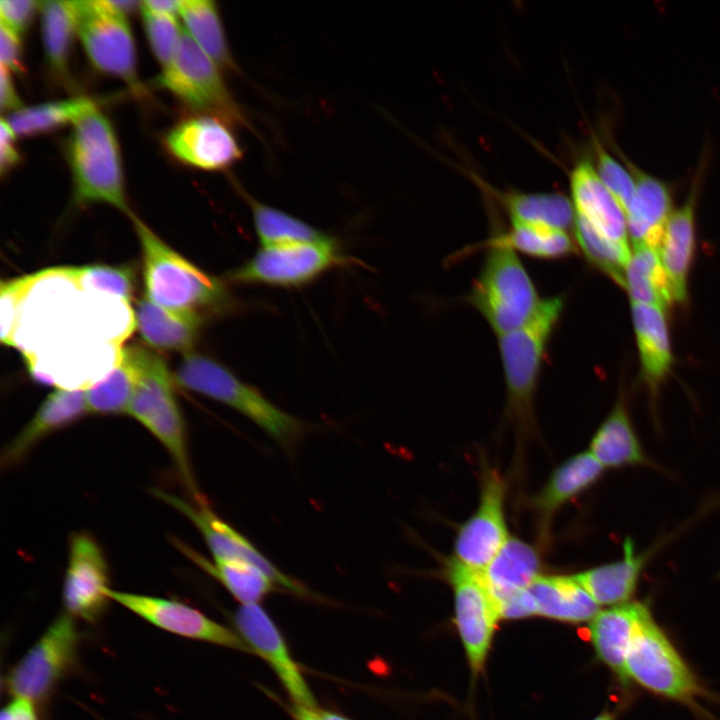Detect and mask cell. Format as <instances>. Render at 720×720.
<instances>
[{
  "instance_id": "cell-41",
  "label": "cell",
  "mask_w": 720,
  "mask_h": 720,
  "mask_svg": "<svg viewBox=\"0 0 720 720\" xmlns=\"http://www.w3.org/2000/svg\"><path fill=\"white\" fill-rule=\"evenodd\" d=\"M62 270L79 289L111 295L130 304L135 288L131 266L90 265L62 267Z\"/></svg>"
},
{
  "instance_id": "cell-46",
  "label": "cell",
  "mask_w": 720,
  "mask_h": 720,
  "mask_svg": "<svg viewBox=\"0 0 720 720\" xmlns=\"http://www.w3.org/2000/svg\"><path fill=\"white\" fill-rule=\"evenodd\" d=\"M16 135L6 121L1 118L0 124V170L5 175L20 161V154L16 147Z\"/></svg>"
},
{
  "instance_id": "cell-28",
  "label": "cell",
  "mask_w": 720,
  "mask_h": 720,
  "mask_svg": "<svg viewBox=\"0 0 720 720\" xmlns=\"http://www.w3.org/2000/svg\"><path fill=\"white\" fill-rule=\"evenodd\" d=\"M539 570L540 558L534 547L509 537L481 572L499 609L506 599L528 588L539 576Z\"/></svg>"
},
{
  "instance_id": "cell-9",
  "label": "cell",
  "mask_w": 720,
  "mask_h": 720,
  "mask_svg": "<svg viewBox=\"0 0 720 720\" xmlns=\"http://www.w3.org/2000/svg\"><path fill=\"white\" fill-rule=\"evenodd\" d=\"M343 262L336 240L323 238L261 247L243 265L227 273L230 281L294 287L306 284Z\"/></svg>"
},
{
  "instance_id": "cell-16",
  "label": "cell",
  "mask_w": 720,
  "mask_h": 720,
  "mask_svg": "<svg viewBox=\"0 0 720 720\" xmlns=\"http://www.w3.org/2000/svg\"><path fill=\"white\" fill-rule=\"evenodd\" d=\"M111 600L167 632L253 653L240 635L180 601L108 590Z\"/></svg>"
},
{
  "instance_id": "cell-6",
  "label": "cell",
  "mask_w": 720,
  "mask_h": 720,
  "mask_svg": "<svg viewBox=\"0 0 720 720\" xmlns=\"http://www.w3.org/2000/svg\"><path fill=\"white\" fill-rule=\"evenodd\" d=\"M468 302L499 337L522 327L542 299L514 250L489 247Z\"/></svg>"
},
{
  "instance_id": "cell-15",
  "label": "cell",
  "mask_w": 720,
  "mask_h": 720,
  "mask_svg": "<svg viewBox=\"0 0 720 720\" xmlns=\"http://www.w3.org/2000/svg\"><path fill=\"white\" fill-rule=\"evenodd\" d=\"M505 482L494 469L483 471L480 500L472 516L459 528L454 558L464 565L484 570L507 541Z\"/></svg>"
},
{
  "instance_id": "cell-18",
  "label": "cell",
  "mask_w": 720,
  "mask_h": 720,
  "mask_svg": "<svg viewBox=\"0 0 720 720\" xmlns=\"http://www.w3.org/2000/svg\"><path fill=\"white\" fill-rule=\"evenodd\" d=\"M234 623L252 652L270 665L294 705L317 707L299 666L266 611L259 604L241 605L234 614Z\"/></svg>"
},
{
  "instance_id": "cell-30",
  "label": "cell",
  "mask_w": 720,
  "mask_h": 720,
  "mask_svg": "<svg viewBox=\"0 0 720 720\" xmlns=\"http://www.w3.org/2000/svg\"><path fill=\"white\" fill-rule=\"evenodd\" d=\"M604 469L589 451L578 453L558 466L532 502L543 523L562 505L593 486Z\"/></svg>"
},
{
  "instance_id": "cell-5",
  "label": "cell",
  "mask_w": 720,
  "mask_h": 720,
  "mask_svg": "<svg viewBox=\"0 0 720 720\" xmlns=\"http://www.w3.org/2000/svg\"><path fill=\"white\" fill-rule=\"evenodd\" d=\"M182 387L221 402L249 418L292 452L305 432L304 424L239 380L219 362L198 354L185 355L174 376Z\"/></svg>"
},
{
  "instance_id": "cell-36",
  "label": "cell",
  "mask_w": 720,
  "mask_h": 720,
  "mask_svg": "<svg viewBox=\"0 0 720 720\" xmlns=\"http://www.w3.org/2000/svg\"><path fill=\"white\" fill-rule=\"evenodd\" d=\"M94 107L89 98H70L22 107L9 114L6 121L16 136L31 137L73 124Z\"/></svg>"
},
{
  "instance_id": "cell-23",
  "label": "cell",
  "mask_w": 720,
  "mask_h": 720,
  "mask_svg": "<svg viewBox=\"0 0 720 720\" xmlns=\"http://www.w3.org/2000/svg\"><path fill=\"white\" fill-rule=\"evenodd\" d=\"M636 193L625 213L633 246H645L659 251L666 225L672 214V199L668 187L632 166Z\"/></svg>"
},
{
  "instance_id": "cell-3",
  "label": "cell",
  "mask_w": 720,
  "mask_h": 720,
  "mask_svg": "<svg viewBox=\"0 0 720 720\" xmlns=\"http://www.w3.org/2000/svg\"><path fill=\"white\" fill-rule=\"evenodd\" d=\"M565 305L563 296L542 299L522 327L499 336L507 411L521 432L535 426L534 399L547 352Z\"/></svg>"
},
{
  "instance_id": "cell-37",
  "label": "cell",
  "mask_w": 720,
  "mask_h": 720,
  "mask_svg": "<svg viewBox=\"0 0 720 720\" xmlns=\"http://www.w3.org/2000/svg\"><path fill=\"white\" fill-rule=\"evenodd\" d=\"M39 8L49 67L64 76L67 73L73 35L77 33L74 1H44Z\"/></svg>"
},
{
  "instance_id": "cell-13",
  "label": "cell",
  "mask_w": 720,
  "mask_h": 720,
  "mask_svg": "<svg viewBox=\"0 0 720 720\" xmlns=\"http://www.w3.org/2000/svg\"><path fill=\"white\" fill-rule=\"evenodd\" d=\"M152 493L194 524L203 536L214 560L250 563L261 569L278 587L297 596H311V592L302 584L280 571L247 538L218 517L207 502L188 501L160 489H153Z\"/></svg>"
},
{
  "instance_id": "cell-44",
  "label": "cell",
  "mask_w": 720,
  "mask_h": 720,
  "mask_svg": "<svg viewBox=\"0 0 720 720\" xmlns=\"http://www.w3.org/2000/svg\"><path fill=\"white\" fill-rule=\"evenodd\" d=\"M40 3L31 0H1L0 23L21 36L30 25Z\"/></svg>"
},
{
  "instance_id": "cell-27",
  "label": "cell",
  "mask_w": 720,
  "mask_h": 720,
  "mask_svg": "<svg viewBox=\"0 0 720 720\" xmlns=\"http://www.w3.org/2000/svg\"><path fill=\"white\" fill-rule=\"evenodd\" d=\"M135 326L150 346L168 351L188 352L198 335L203 317L165 309L146 295L135 310Z\"/></svg>"
},
{
  "instance_id": "cell-45",
  "label": "cell",
  "mask_w": 720,
  "mask_h": 720,
  "mask_svg": "<svg viewBox=\"0 0 720 720\" xmlns=\"http://www.w3.org/2000/svg\"><path fill=\"white\" fill-rule=\"evenodd\" d=\"M0 64L14 73H23L20 35L0 23Z\"/></svg>"
},
{
  "instance_id": "cell-38",
  "label": "cell",
  "mask_w": 720,
  "mask_h": 720,
  "mask_svg": "<svg viewBox=\"0 0 720 720\" xmlns=\"http://www.w3.org/2000/svg\"><path fill=\"white\" fill-rule=\"evenodd\" d=\"M179 14L195 43L217 65H229L230 55L216 4L210 0H182Z\"/></svg>"
},
{
  "instance_id": "cell-54",
  "label": "cell",
  "mask_w": 720,
  "mask_h": 720,
  "mask_svg": "<svg viewBox=\"0 0 720 720\" xmlns=\"http://www.w3.org/2000/svg\"><path fill=\"white\" fill-rule=\"evenodd\" d=\"M593 720H613V715L610 713H603Z\"/></svg>"
},
{
  "instance_id": "cell-17",
  "label": "cell",
  "mask_w": 720,
  "mask_h": 720,
  "mask_svg": "<svg viewBox=\"0 0 720 720\" xmlns=\"http://www.w3.org/2000/svg\"><path fill=\"white\" fill-rule=\"evenodd\" d=\"M164 144L178 161L207 171L226 169L241 157L239 144L226 122L208 114L178 122L166 134Z\"/></svg>"
},
{
  "instance_id": "cell-34",
  "label": "cell",
  "mask_w": 720,
  "mask_h": 720,
  "mask_svg": "<svg viewBox=\"0 0 720 720\" xmlns=\"http://www.w3.org/2000/svg\"><path fill=\"white\" fill-rule=\"evenodd\" d=\"M504 206L512 223L564 231L574 226L573 203L560 193H509L504 197Z\"/></svg>"
},
{
  "instance_id": "cell-51",
  "label": "cell",
  "mask_w": 720,
  "mask_h": 720,
  "mask_svg": "<svg viewBox=\"0 0 720 720\" xmlns=\"http://www.w3.org/2000/svg\"><path fill=\"white\" fill-rule=\"evenodd\" d=\"M291 713L295 720H323L320 714V709L317 707H307L293 704Z\"/></svg>"
},
{
  "instance_id": "cell-14",
  "label": "cell",
  "mask_w": 720,
  "mask_h": 720,
  "mask_svg": "<svg viewBox=\"0 0 720 720\" xmlns=\"http://www.w3.org/2000/svg\"><path fill=\"white\" fill-rule=\"evenodd\" d=\"M109 589V567L101 545L87 531L74 532L69 539L63 584L66 613L89 623L97 622L111 600Z\"/></svg>"
},
{
  "instance_id": "cell-19",
  "label": "cell",
  "mask_w": 720,
  "mask_h": 720,
  "mask_svg": "<svg viewBox=\"0 0 720 720\" xmlns=\"http://www.w3.org/2000/svg\"><path fill=\"white\" fill-rule=\"evenodd\" d=\"M87 413L89 411L84 389H55L46 397L30 421L3 448L0 456L1 469L16 468L40 441L72 425Z\"/></svg>"
},
{
  "instance_id": "cell-26",
  "label": "cell",
  "mask_w": 720,
  "mask_h": 720,
  "mask_svg": "<svg viewBox=\"0 0 720 720\" xmlns=\"http://www.w3.org/2000/svg\"><path fill=\"white\" fill-rule=\"evenodd\" d=\"M651 552L637 553L630 537L623 542L621 559L573 575L598 605H619L634 594Z\"/></svg>"
},
{
  "instance_id": "cell-42",
  "label": "cell",
  "mask_w": 720,
  "mask_h": 720,
  "mask_svg": "<svg viewBox=\"0 0 720 720\" xmlns=\"http://www.w3.org/2000/svg\"><path fill=\"white\" fill-rule=\"evenodd\" d=\"M140 10L150 47L164 68L176 53L183 29L175 16L155 13L142 4Z\"/></svg>"
},
{
  "instance_id": "cell-25",
  "label": "cell",
  "mask_w": 720,
  "mask_h": 720,
  "mask_svg": "<svg viewBox=\"0 0 720 720\" xmlns=\"http://www.w3.org/2000/svg\"><path fill=\"white\" fill-rule=\"evenodd\" d=\"M589 452L604 466L623 468L646 466L658 469L645 453L634 429L625 394H620L614 407L595 431Z\"/></svg>"
},
{
  "instance_id": "cell-48",
  "label": "cell",
  "mask_w": 720,
  "mask_h": 720,
  "mask_svg": "<svg viewBox=\"0 0 720 720\" xmlns=\"http://www.w3.org/2000/svg\"><path fill=\"white\" fill-rule=\"evenodd\" d=\"M0 105L3 112H14L22 108L21 101L13 83L11 71L2 65L0 70Z\"/></svg>"
},
{
  "instance_id": "cell-47",
  "label": "cell",
  "mask_w": 720,
  "mask_h": 720,
  "mask_svg": "<svg viewBox=\"0 0 720 720\" xmlns=\"http://www.w3.org/2000/svg\"><path fill=\"white\" fill-rule=\"evenodd\" d=\"M500 618H523L536 615V606L528 588L512 595L499 606Z\"/></svg>"
},
{
  "instance_id": "cell-8",
  "label": "cell",
  "mask_w": 720,
  "mask_h": 720,
  "mask_svg": "<svg viewBox=\"0 0 720 720\" xmlns=\"http://www.w3.org/2000/svg\"><path fill=\"white\" fill-rule=\"evenodd\" d=\"M76 31L91 64L120 78L136 93L142 91L136 72V53L126 15L107 0L74 1Z\"/></svg>"
},
{
  "instance_id": "cell-11",
  "label": "cell",
  "mask_w": 720,
  "mask_h": 720,
  "mask_svg": "<svg viewBox=\"0 0 720 720\" xmlns=\"http://www.w3.org/2000/svg\"><path fill=\"white\" fill-rule=\"evenodd\" d=\"M217 66L183 29L176 53L156 83L187 106L230 120L236 112Z\"/></svg>"
},
{
  "instance_id": "cell-40",
  "label": "cell",
  "mask_w": 720,
  "mask_h": 720,
  "mask_svg": "<svg viewBox=\"0 0 720 720\" xmlns=\"http://www.w3.org/2000/svg\"><path fill=\"white\" fill-rule=\"evenodd\" d=\"M251 209L262 247L313 241L327 236L308 223L266 204L252 201Z\"/></svg>"
},
{
  "instance_id": "cell-50",
  "label": "cell",
  "mask_w": 720,
  "mask_h": 720,
  "mask_svg": "<svg viewBox=\"0 0 720 720\" xmlns=\"http://www.w3.org/2000/svg\"><path fill=\"white\" fill-rule=\"evenodd\" d=\"M141 4L150 11L160 14L176 16L179 13L180 1L173 0H147Z\"/></svg>"
},
{
  "instance_id": "cell-32",
  "label": "cell",
  "mask_w": 720,
  "mask_h": 720,
  "mask_svg": "<svg viewBox=\"0 0 720 720\" xmlns=\"http://www.w3.org/2000/svg\"><path fill=\"white\" fill-rule=\"evenodd\" d=\"M139 377L134 345L122 348L117 364L103 379L85 389L89 414L127 413Z\"/></svg>"
},
{
  "instance_id": "cell-4",
  "label": "cell",
  "mask_w": 720,
  "mask_h": 720,
  "mask_svg": "<svg viewBox=\"0 0 720 720\" xmlns=\"http://www.w3.org/2000/svg\"><path fill=\"white\" fill-rule=\"evenodd\" d=\"M67 157L77 204L106 203L129 213L117 137L97 107L73 123Z\"/></svg>"
},
{
  "instance_id": "cell-21",
  "label": "cell",
  "mask_w": 720,
  "mask_h": 720,
  "mask_svg": "<svg viewBox=\"0 0 720 720\" xmlns=\"http://www.w3.org/2000/svg\"><path fill=\"white\" fill-rule=\"evenodd\" d=\"M570 185L575 214L604 237L629 246L625 213L588 160L576 164L570 175Z\"/></svg>"
},
{
  "instance_id": "cell-33",
  "label": "cell",
  "mask_w": 720,
  "mask_h": 720,
  "mask_svg": "<svg viewBox=\"0 0 720 720\" xmlns=\"http://www.w3.org/2000/svg\"><path fill=\"white\" fill-rule=\"evenodd\" d=\"M631 302L661 307L674 303L668 277L657 250L634 247L626 271V288Z\"/></svg>"
},
{
  "instance_id": "cell-31",
  "label": "cell",
  "mask_w": 720,
  "mask_h": 720,
  "mask_svg": "<svg viewBox=\"0 0 720 720\" xmlns=\"http://www.w3.org/2000/svg\"><path fill=\"white\" fill-rule=\"evenodd\" d=\"M173 543L184 555L207 574L217 579L242 605L258 604L276 589V584L258 567L242 561H209L197 551L174 538Z\"/></svg>"
},
{
  "instance_id": "cell-52",
  "label": "cell",
  "mask_w": 720,
  "mask_h": 720,
  "mask_svg": "<svg viewBox=\"0 0 720 720\" xmlns=\"http://www.w3.org/2000/svg\"><path fill=\"white\" fill-rule=\"evenodd\" d=\"M107 1L113 9H115L116 11H118L124 15H127L129 12H132L133 10L136 9V7H138V6L140 7V5H141V2L131 1V0H128V1L107 0Z\"/></svg>"
},
{
  "instance_id": "cell-12",
  "label": "cell",
  "mask_w": 720,
  "mask_h": 720,
  "mask_svg": "<svg viewBox=\"0 0 720 720\" xmlns=\"http://www.w3.org/2000/svg\"><path fill=\"white\" fill-rule=\"evenodd\" d=\"M446 572L455 596L457 628L469 663L477 672L487 656L499 609L480 570L452 557L446 563Z\"/></svg>"
},
{
  "instance_id": "cell-10",
  "label": "cell",
  "mask_w": 720,
  "mask_h": 720,
  "mask_svg": "<svg viewBox=\"0 0 720 720\" xmlns=\"http://www.w3.org/2000/svg\"><path fill=\"white\" fill-rule=\"evenodd\" d=\"M626 672L643 687L678 701L700 691L682 658L648 610L636 625L626 657Z\"/></svg>"
},
{
  "instance_id": "cell-39",
  "label": "cell",
  "mask_w": 720,
  "mask_h": 720,
  "mask_svg": "<svg viewBox=\"0 0 720 720\" xmlns=\"http://www.w3.org/2000/svg\"><path fill=\"white\" fill-rule=\"evenodd\" d=\"M576 242L589 263L616 285L626 288V271L632 253L630 246L616 243L598 233L584 218L575 214Z\"/></svg>"
},
{
  "instance_id": "cell-1",
  "label": "cell",
  "mask_w": 720,
  "mask_h": 720,
  "mask_svg": "<svg viewBox=\"0 0 720 720\" xmlns=\"http://www.w3.org/2000/svg\"><path fill=\"white\" fill-rule=\"evenodd\" d=\"M134 348L139 377L127 414L142 424L165 448L192 501L206 502L194 477L173 377L158 354L140 345H134Z\"/></svg>"
},
{
  "instance_id": "cell-53",
  "label": "cell",
  "mask_w": 720,
  "mask_h": 720,
  "mask_svg": "<svg viewBox=\"0 0 720 720\" xmlns=\"http://www.w3.org/2000/svg\"><path fill=\"white\" fill-rule=\"evenodd\" d=\"M320 714H321L323 720H349L345 716H342L340 714L333 713L330 711H326V710L320 709Z\"/></svg>"
},
{
  "instance_id": "cell-22",
  "label": "cell",
  "mask_w": 720,
  "mask_h": 720,
  "mask_svg": "<svg viewBox=\"0 0 720 720\" xmlns=\"http://www.w3.org/2000/svg\"><path fill=\"white\" fill-rule=\"evenodd\" d=\"M696 193L672 212L659 248L660 259L668 277L674 303L688 302L689 276L696 252Z\"/></svg>"
},
{
  "instance_id": "cell-29",
  "label": "cell",
  "mask_w": 720,
  "mask_h": 720,
  "mask_svg": "<svg viewBox=\"0 0 720 720\" xmlns=\"http://www.w3.org/2000/svg\"><path fill=\"white\" fill-rule=\"evenodd\" d=\"M536 615L579 623L592 620L599 605L573 576L539 575L528 587Z\"/></svg>"
},
{
  "instance_id": "cell-35",
  "label": "cell",
  "mask_w": 720,
  "mask_h": 720,
  "mask_svg": "<svg viewBox=\"0 0 720 720\" xmlns=\"http://www.w3.org/2000/svg\"><path fill=\"white\" fill-rule=\"evenodd\" d=\"M487 246L506 247L545 260L564 259L576 253V244L566 231L518 223H512L507 233L490 239Z\"/></svg>"
},
{
  "instance_id": "cell-24",
  "label": "cell",
  "mask_w": 720,
  "mask_h": 720,
  "mask_svg": "<svg viewBox=\"0 0 720 720\" xmlns=\"http://www.w3.org/2000/svg\"><path fill=\"white\" fill-rule=\"evenodd\" d=\"M649 610L642 602H626L599 611L590 623V636L598 657L625 685L626 657L635 628Z\"/></svg>"
},
{
  "instance_id": "cell-43",
  "label": "cell",
  "mask_w": 720,
  "mask_h": 720,
  "mask_svg": "<svg viewBox=\"0 0 720 720\" xmlns=\"http://www.w3.org/2000/svg\"><path fill=\"white\" fill-rule=\"evenodd\" d=\"M596 154L597 173L601 181L626 213L636 193L632 173L599 145H597Z\"/></svg>"
},
{
  "instance_id": "cell-7",
  "label": "cell",
  "mask_w": 720,
  "mask_h": 720,
  "mask_svg": "<svg viewBox=\"0 0 720 720\" xmlns=\"http://www.w3.org/2000/svg\"><path fill=\"white\" fill-rule=\"evenodd\" d=\"M80 637L75 618L64 612L9 671L8 692L33 703L48 699L77 660Z\"/></svg>"
},
{
  "instance_id": "cell-49",
  "label": "cell",
  "mask_w": 720,
  "mask_h": 720,
  "mask_svg": "<svg viewBox=\"0 0 720 720\" xmlns=\"http://www.w3.org/2000/svg\"><path fill=\"white\" fill-rule=\"evenodd\" d=\"M0 720H38L35 703L14 697L1 711Z\"/></svg>"
},
{
  "instance_id": "cell-2",
  "label": "cell",
  "mask_w": 720,
  "mask_h": 720,
  "mask_svg": "<svg viewBox=\"0 0 720 720\" xmlns=\"http://www.w3.org/2000/svg\"><path fill=\"white\" fill-rule=\"evenodd\" d=\"M143 256L145 295L173 312L199 314L225 306L228 293L223 283L201 270L133 216Z\"/></svg>"
},
{
  "instance_id": "cell-20",
  "label": "cell",
  "mask_w": 720,
  "mask_h": 720,
  "mask_svg": "<svg viewBox=\"0 0 720 720\" xmlns=\"http://www.w3.org/2000/svg\"><path fill=\"white\" fill-rule=\"evenodd\" d=\"M665 309L631 302L632 323L640 361V378L655 404L672 372L674 356Z\"/></svg>"
}]
</instances>
